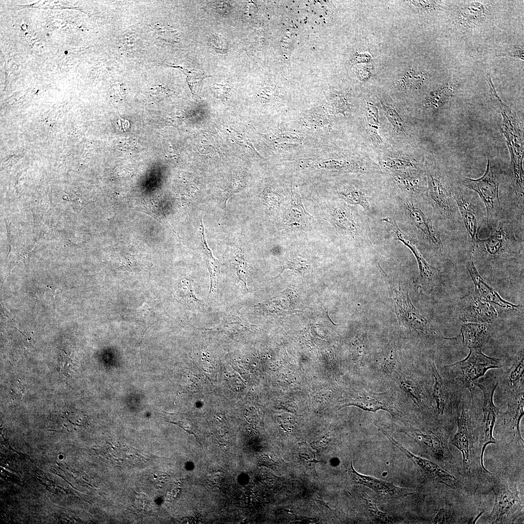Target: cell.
Wrapping results in <instances>:
<instances>
[{
	"instance_id": "1",
	"label": "cell",
	"mask_w": 524,
	"mask_h": 524,
	"mask_svg": "<svg viewBox=\"0 0 524 524\" xmlns=\"http://www.w3.org/2000/svg\"><path fill=\"white\" fill-rule=\"evenodd\" d=\"M500 203L497 218L487 226L489 237L478 238L472 246L474 262L485 270L507 271L523 265L524 208L505 200Z\"/></svg>"
},
{
	"instance_id": "2",
	"label": "cell",
	"mask_w": 524,
	"mask_h": 524,
	"mask_svg": "<svg viewBox=\"0 0 524 524\" xmlns=\"http://www.w3.org/2000/svg\"><path fill=\"white\" fill-rule=\"evenodd\" d=\"M502 173L488 160L486 170L483 175L477 179L464 178L461 184L476 193L486 208L487 227L495 220L501 207L499 195V186Z\"/></svg>"
},
{
	"instance_id": "3",
	"label": "cell",
	"mask_w": 524,
	"mask_h": 524,
	"mask_svg": "<svg viewBox=\"0 0 524 524\" xmlns=\"http://www.w3.org/2000/svg\"><path fill=\"white\" fill-rule=\"evenodd\" d=\"M453 195L473 246L479 238L478 233L481 228L483 225L487 226L485 207L476 193L466 187H460L459 183L454 187Z\"/></svg>"
},
{
	"instance_id": "4",
	"label": "cell",
	"mask_w": 524,
	"mask_h": 524,
	"mask_svg": "<svg viewBox=\"0 0 524 524\" xmlns=\"http://www.w3.org/2000/svg\"><path fill=\"white\" fill-rule=\"evenodd\" d=\"M494 504L489 519L492 524H506L514 521L524 512V504L514 485L498 480L492 487Z\"/></svg>"
},
{
	"instance_id": "5",
	"label": "cell",
	"mask_w": 524,
	"mask_h": 524,
	"mask_svg": "<svg viewBox=\"0 0 524 524\" xmlns=\"http://www.w3.org/2000/svg\"><path fill=\"white\" fill-rule=\"evenodd\" d=\"M498 382L497 378L490 374L481 377L474 382V385L478 387L483 394V416L478 448L480 452L478 459L481 462H483L484 453L487 445L496 442L493 436V432L499 411L494 404L493 394Z\"/></svg>"
},
{
	"instance_id": "6",
	"label": "cell",
	"mask_w": 524,
	"mask_h": 524,
	"mask_svg": "<svg viewBox=\"0 0 524 524\" xmlns=\"http://www.w3.org/2000/svg\"><path fill=\"white\" fill-rule=\"evenodd\" d=\"M467 357L444 367L452 369L457 374L464 387L472 394L474 382L484 376L490 369L502 366L501 360L490 357L482 353L481 350L471 349Z\"/></svg>"
},
{
	"instance_id": "7",
	"label": "cell",
	"mask_w": 524,
	"mask_h": 524,
	"mask_svg": "<svg viewBox=\"0 0 524 524\" xmlns=\"http://www.w3.org/2000/svg\"><path fill=\"white\" fill-rule=\"evenodd\" d=\"M524 410V391L511 394L506 410L496 419L499 431L506 442H514L524 446L520 427Z\"/></svg>"
},
{
	"instance_id": "8",
	"label": "cell",
	"mask_w": 524,
	"mask_h": 524,
	"mask_svg": "<svg viewBox=\"0 0 524 524\" xmlns=\"http://www.w3.org/2000/svg\"><path fill=\"white\" fill-rule=\"evenodd\" d=\"M392 296L395 314L401 326L426 334L431 332L427 320L413 306L407 291L400 286L393 288Z\"/></svg>"
},
{
	"instance_id": "9",
	"label": "cell",
	"mask_w": 524,
	"mask_h": 524,
	"mask_svg": "<svg viewBox=\"0 0 524 524\" xmlns=\"http://www.w3.org/2000/svg\"><path fill=\"white\" fill-rule=\"evenodd\" d=\"M377 426L390 442L401 451L425 475L435 481L453 489H459L461 488V486L460 482L454 475L450 474L439 464L412 454L403 447L400 443L394 440L380 426L377 425Z\"/></svg>"
},
{
	"instance_id": "10",
	"label": "cell",
	"mask_w": 524,
	"mask_h": 524,
	"mask_svg": "<svg viewBox=\"0 0 524 524\" xmlns=\"http://www.w3.org/2000/svg\"><path fill=\"white\" fill-rule=\"evenodd\" d=\"M458 429L451 442L461 453L463 468L467 474L471 471V452L473 447L472 425L469 412L462 403L457 416Z\"/></svg>"
},
{
	"instance_id": "11",
	"label": "cell",
	"mask_w": 524,
	"mask_h": 524,
	"mask_svg": "<svg viewBox=\"0 0 524 524\" xmlns=\"http://www.w3.org/2000/svg\"><path fill=\"white\" fill-rule=\"evenodd\" d=\"M460 319L464 322L482 323L491 322L498 314L491 303L475 293L463 297L459 307Z\"/></svg>"
},
{
	"instance_id": "12",
	"label": "cell",
	"mask_w": 524,
	"mask_h": 524,
	"mask_svg": "<svg viewBox=\"0 0 524 524\" xmlns=\"http://www.w3.org/2000/svg\"><path fill=\"white\" fill-rule=\"evenodd\" d=\"M413 436L418 443L441 461L451 460L453 455L448 445V435L440 429H416Z\"/></svg>"
},
{
	"instance_id": "13",
	"label": "cell",
	"mask_w": 524,
	"mask_h": 524,
	"mask_svg": "<svg viewBox=\"0 0 524 524\" xmlns=\"http://www.w3.org/2000/svg\"><path fill=\"white\" fill-rule=\"evenodd\" d=\"M327 219L337 228L352 236L361 230L360 222L350 208L342 203H328L320 205Z\"/></svg>"
},
{
	"instance_id": "14",
	"label": "cell",
	"mask_w": 524,
	"mask_h": 524,
	"mask_svg": "<svg viewBox=\"0 0 524 524\" xmlns=\"http://www.w3.org/2000/svg\"><path fill=\"white\" fill-rule=\"evenodd\" d=\"M466 267L474 282V293L475 295L490 303H492L504 309L515 310L518 308V306L503 299L495 290L485 282L475 266L472 254L467 261Z\"/></svg>"
},
{
	"instance_id": "15",
	"label": "cell",
	"mask_w": 524,
	"mask_h": 524,
	"mask_svg": "<svg viewBox=\"0 0 524 524\" xmlns=\"http://www.w3.org/2000/svg\"><path fill=\"white\" fill-rule=\"evenodd\" d=\"M347 471L354 483L368 487L377 493L383 495H393L401 494L406 491V489L397 487L392 483L359 473L354 468L352 462L348 467Z\"/></svg>"
},
{
	"instance_id": "16",
	"label": "cell",
	"mask_w": 524,
	"mask_h": 524,
	"mask_svg": "<svg viewBox=\"0 0 524 524\" xmlns=\"http://www.w3.org/2000/svg\"><path fill=\"white\" fill-rule=\"evenodd\" d=\"M388 397L385 393L365 391L359 395L354 402L348 405L356 406L364 410L374 412L383 410L394 415L393 404Z\"/></svg>"
},
{
	"instance_id": "17",
	"label": "cell",
	"mask_w": 524,
	"mask_h": 524,
	"mask_svg": "<svg viewBox=\"0 0 524 524\" xmlns=\"http://www.w3.org/2000/svg\"><path fill=\"white\" fill-rule=\"evenodd\" d=\"M291 205L285 216L288 227L295 229H306L313 218L305 209L297 189H292Z\"/></svg>"
},
{
	"instance_id": "18",
	"label": "cell",
	"mask_w": 524,
	"mask_h": 524,
	"mask_svg": "<svg viewBox=\"0 0 524 524\" xmlns=\"http://www.w3.org/2000/svg\"><path fill=\"white\" fill-rule=\"evenodd\" d=\"M523 350L515 357L503 378V384L511 394L524 391Z\"/></svg>"
},
{
	"instance_id": "19",
	"label": "cell",
	"mask_w": 524,
	"mask_h": 524,
	"mask_svg": "<svg viewBox=\"0 0 524 524\" xmlns=\"http://www.w3.org/2000/svg\"><path fill=\"white\" fill-rule=\"evenodd\" d=\"M400 364V350L395 342H391L384 348L376 360V368L383 376L396 372Z\"/></svg>"
},
{
	"instance_id": "20",
	"label": "cell",
	"mask_w": 524,
	"mask_h": 524,
	"mask_svg": "<svg viewBox=\"0 0 524 524\" xmlns=\"http://www.w3.org/2000/svg\"><path fill=\"white\" fill-rule=\"evenodd\" d=\"M462 343L471 349L481 350L487 342L488 333L487 327L483 323H468L461 328Z\"/></svg>"
},
{
	"instance_id": "21",
	"label": "cell",
	"mask_w": 524,
	"mask_h": 524,
	"mask_svg": "<svg viewBox=\"0 0 524 524\" xmlns=\"http://www.w3.org/2000/svg\"><path fill=\"white\" fill-rule=\"evenodd\" d=\"M430 367L434 379L432 395L434 399L438 413L442 415L450 406V397L436 366L433 358L431 359Z\"/></svg>"
},
{
	"instance_id": "22",
	"label": "cell",
	"mask_w": 524,
	"mask_h": 524,
	"mask_svg": "<svg viewBox=\"0 0 524 524\" xmlns=\"http://www.w3.org/2000/svg\"><path fill=\"white\" fill-rule=\"evenodd\" d=\"M192 281L191 276L183 278L180 280L177 291V299L188 307L205 310L206 305L194 293Z\"/></svg>"
},
{
	"instance_id": "23",
	"label": "cell",
	"mask_w": 524,
	"mask_h": 524,
	"mask_svg": "<svg viewBox=\"0 0 524 524\" xmlns=\"http://www.w3.org/2000/svg\"><path fill=\"white\" fill-rule=\"evenodd\" d=\"M200 230L202 234V251L210 277V289L208 294L209 296V295L213 292L218 285V278L220 274V265L218 261L213 256L212 251L208 248L205 240V235L202 222H201Z\"/></svg>"
},
{
	"instance_id": "24",
	"label": "cell",
	"mask_w": 524,
	"mask_h": 524,
	"mask_svg": "<svg viewBox=\"0 0 524 524\" xmlns=\"http://www.w3.org/2000/svg\"><path fill=\"white\" fill-rule=\"evenodd\" d=\"M338 196L349 204L358 205L364 210H369L371 206L368 196L362 190L353 186H344L339 190Z\"/></svg>"
},
{
	"instance_id": "25",
	"label": "cell",
	"mask_w": 524,
	"mask_h": 524,
	"mask_svg": "<svg viewBox=\"0 0 524 524\" xmlns=\"http://www.w3.org/2000/svg\"><path fill=\"white\" fill-rule=\"evenodd\" d=\"M401 388L420 408L425 407L424 394L421 387L416 381L407 378H403L399 381Z\"/></svg>"
},
{
	"instance_id": "26",
	"label": "cell",
	"mask_w": 524,
	"mask_h": 524,
	"mask_svg": "<svg viewBox=\"0 0 524 524\" xmlns=\"http://www.w3.org/2000/svg\"><path fill=\"white\" fill-rule=\"evenodd\" d=\"M377 108L371 103H368L366 112V127L370 137L377 144L381 143L378 134L379 119Z\"/></svg>"
},
{
	"instance_id": "27",
	"label": "cell",
	"mask_w": 524,
	"mask_h": 524,
	"mask_svg": "<svg viewBox=\"0 0 524 524\" xmlns=\"http://www.w3.org/2000/svg\"><path fill=\"white\" fill-rule=\"evenodd\" d=\"M296 452L299 462L312 474H316L315 466L318 461L316 459L315 454L311 448L308 444L302 443L299 444Z\"/></svg>"
},
{
	"instance_id": "28",
	"label": "cell",
	"mask_w": 524,
	"mask_h": 524,
	"mask_svg": "<svg viewBox=\"0 0 524 524\" xmlns=\"http://www.w3.org/2000/svg\"><path fill=\"white\" fill-rule=\"evenodd\" d=\"M394 179L398 187L409 194L418 196L422 193V189L418 177L409 175H396Z\"/></svg>"
},
{
	"instance_id": "29",
	"label": "cell",
	"mask_w": 524,
	"mask_h": 524,
	"mask_svg": "<svg viewBox=\"0 0 524 524\" xmlns=\"http://www.w3.org/2000/svg\"><path fill=\"white\" fill-rule=\"evenodd\" d=\"M310 267L309 262L306 259L300 257L290 258L283 262L281 271L275 278L278 277L285 269H290L303 275L309 271Z\"/></svg>"
},
{
	"instance_id": "30",
	"label": "cell",
	"mask_w": 524,
	"mask_h": 524,
	"mask_svg": "<svg viewBox=\"0 0 524 524\" xmlns=\"http://www.w3.org/2000/svg\"><path fill=\"white\" fill-rule=\"evenodd\" d=\"M452 92V90L448 87L434 91L427 98L424 105L426 107L437 108L448 100Z\"/></svg>"
},
{
	"instance_id": "31",
	"label": "cell",
	"mask_w": 524,
	"mask_h": 524,
	"mask_svg": "<svg viewBox=\"0 0 524 524\" xmlns=\"http://www.w3.org/2000/svg\"><path fill=\"white\" fill-rule=\"evenodd\" d=\"M232 264L235 270L238 279L242 282L247 289L246 279L248 275L249 266L245 261L244 256L239 254L233 260Z\"/></svg>"
},
{
	"instance_id": "32",
	"label": "cell",
	"mask_w": 524,
	"mask_h": 524,
	"mask_svg": "<svg viewBox=\"0 0 524 524\" xmlns=\"http://www.w3.org/2000/svg\"><path fill=\"white\" fill-rule=\"evenodd\" d=\"M369 354L368 341L366 334L362 333L357 337L356 342L355 356L361 363L366 362Z\"/></svg>"
},
{
	"instance_id": "33",
	"label": "cell",
	"mask_w": 524,
	"mask_h": 524,
	"mask_svg": "<svg viewBox=\"0 0 524 524\" xmlns=\"http://www.w3.org/2000/svg\"><path fill=\"white\" fill-rule=\"evenodd\" d=\"M424 75L412 70L407 72L402 77L401 82L405 88H416L421 85L425 80Z\"/></svg>"
},
{
	"instance_id": "34",
	"label": "cell",
	"mask_w": 524,
	"mask_h": 524,
	"mask_svg": "<svg viewBox=\"0 0 524 524\" xmlns=\"http://www.w3.org/2000/svg\"><path fill=\"white\" fill-rule=\"evenodd\" d=\"M386 115L392 125L398 131L405 133L404 122L398 113L393 108L384 106Z\"/></svg>"
},
{
	"instance_id": "35",
	"label": "cell",
	"mask_w": 524,
	"mask_h": 524,
	"mask_svg": "<svg viewBox=\"0 0 524 524\" xmlns=\"http://www.w3.org/2000/svg\"><path fill=\"white\" fill-rule=\"evenodd\" d=\"M365 504L367 506L368 511L369 513L376 519L383 523H389L391 522L387 514L380 511L376 505L372 502L371 499L365 495L364 498Z\"/></svg>"
},
{
	"instance_id": "36",
	"label": "cell",
	"mask_w": 524,
	"mask_h": 524,
	"mask_svg": "<svg viewBox=\"0 0 524 524\" xmlns=\"http://www.w3.org/2000/svg\"><path fill=\"white\" fill-rule=\"evenodd\" d=\"M384 166L388 169L401 170L413 167L414 164L408 160L391 158L387 159L384 162Z\"/></svg>"
},
{
	"instance_id": "37",
	"label": "cell",
	"mask_w": 524,
	"mask_h": 524,
	"mask_svg": "<svg viewBox=\"0 0 524 524\" xmlns=\"http://www.w3.org/2000/svg\"><path fill=\"white\" fill-rule=\"evenodd\" d=\"M212 89L216 98L224 99L229 94L230 87L227 84L216 83L213 85Z\"/></svg>"
},
{
	"instance_id": "38",
	"label": "cell",
	"mask_w": 524,
	"mask_h": 524,
	"mask_svg": "<svg viewBox=\"0 0 524 524\" xmlns=\"http://www.w3.org/2000/svg\"><path fill=\"white\" fill-rule=\"evenodd\" d=\"M451 512L445 509H441L433 521L434 524H446L451 522Z\"/></svg>"
},
{
	"instance_id": "39",
	"label": "cell",
	"mask_w": 524,
	"mask_h": 524,
	"mask_svg": "<svg viewBox=\"0 0 524 524\" xmlns=\"http://www.w3.org/2000/svg\"><path fill=\"white\" fill-rule=\"evenodd\" d=\"M154 29L159 36L162 37L163 39L164 38L166 40H170L169 37L171 40H173V37L175 36V31L171 29L163 26L161 27L159 25L154 26Z\"/></svg>"
},
{
	"instance_id": "40",
	"label": "cell",
	"mask_w": 524,
	"mask_h": 524,
	"mask_svg": "<svg viewBox=\"0 0 524 524\" xmlns=\"http://www.w3.org/2000/svg\"><path fill=\"white\" fill-rule=\"evenodd\" d=\"M267 194L265 196L267 204L274 209L278 208L280 206L281 202L279 195L272 192Z\"/></svg>"
},
{
	"instance_id": "41",
	"label": "cell",
	"mask_w": 524,
	"mask_h": 524,
	"mask_svg": "<svg viewBox=\"0 0 524 524\" xmlns=\"http://www.w3.org/2000/svg\"><path fill=\"white\" fill-rule=\"evenodd\" d=\"M113 97L118 100H122L125 96V88L123 84L118 83L115 85L113 90Z\"/></svg>"
}]
</instances>
